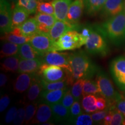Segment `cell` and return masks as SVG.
I'll list each match as a JSON object with an SVG mask.
<instances>
[{
  "label": "cell",
  "instance_id": "6da1fadb",
  "mask_svg": "<svg viewBox=\"0 0 125 125\" xmlns=\"http://www.w3.org/2000/svg\"><path fill=\"white\" fill-rule=\"evenodd\" d=\"M71 74L67 79L69 85L80 79H91L100 71V68L89 58L83 51L70 54Z\"/></svg>",
  "mask_w": 125,
  "mask_h": 125
},
{
  "label": "cell",
  "instance_id": "7a4b0ae2",
  "mask_svg": "<svg viewBox=\"0 0 125 125\" xmlns=\"http://www.w3.org/2000/svg\"><path fill=\"white\" fill-rule=\"evenodd\" d=\"M94 27L113 44L119 46L125 41V10Z\"/></svg>",
  "mask_w": 125,
  "mask_h": 125
},
{
  "label": "cell",
  "instance_id": "3957f363",
  "mask_svg": "<svg viewBox=\"0 0 125 125\" xmlns=\"http://www.w3.org/2000/svg\"><path fill=\"white\" fill-rule=\"evenodd\" d=\"M96 82L100 90L101 96L105 98L107 108L110 109L115 107V104L121 95L114 89L112 81L107 75L100 70L96 74Z\"/></svg>",
  "mask_w": 125,
  "mask_h": 125
},
{
  "label": "cell",
  "instance_id": "277c9868",
  "mask_svg": "<svg viewBox=\"0 0 125 125\" xmlns=\"http://www.w3.org/2000/svg\"><path fill=\"white\" fill-rule=\"evenodd\" d=\"M106 39L93 26L92 33L85 45L86 51L92 55L105 57L109 53V48Z\"/></svg>",
  "mask_w": 125,
  "mask_h": 125
},
{
  "label": "cell",
  "instance_id": "5b68a950",
  "mask_svg": "<svg viewBox=\"0 0 125 125\" xmlns=\"http://www.w3.org/2000/svg\"><path fill=\"white\" fill-rule=\"evenodd\" d=\"M85 45L81 34L76 30L67 31L54 42L53 51H71Z\"/></svg>",
  "mask_w": 125,
  "mask_h": 125
},
{
  "label": "cell",
  "instance_id": "8992f818",
  "mask_svg": "<svg viewBox=\"0 0 125 125\" xmlns=\"http://www.w3.org/2000/svg\"><path fill=\"white\" fill-rule=\"evenodd\" d=\"M38 75L48 82H59L67 79L68 73L62 67L43 63L37 73Z\"/></svg>",
  "mask_w": 125,
  "mask_h": 125
},
{
  "label": "cell",
  "instance_id": "52a82bcc",
  "mask_svg": "<svg viewBox=\"0 0 125 125\" xmlns=\"http://www.w3.org/2000/svg\"><path fill=\"white\" fill-rule=\"evenodd\" d=\"M29 42L38 52L41 57L49 52L53 51L54 41L50 37L48 33L40 31L30 37Z\"/></svg>",
  "mask_w": 125,
  "mask_h": 125
},
{
  "label": "cell",
  "instance_id": "ba28073f",
  "mask_svg": "<svg viewBox=\"0 0 125 125\" xmlns=\"http://www.w3.org/2000/svg\"><path fill=\"white\" fill-rule=\"evenodd\" d=\"M71 53L66 52H59L58 51H52L48 52L41 57L43 63L53 65L64 68L68 73L67 79L71 74V66L70 57Z\"/></svg>",
  "mask_w": 125,
  "mask_h": 125
},
{
  "label": "cell",
  "instance_id": "9c48e42d",
  "mask_svg": "<svg viewBox=\"0 0 125 125\" xmlns=\"http://www.w3.org/2000/svg\"><path fill=\"white\" fill-rule=\"evenodd\" d=\"M110 71L114 82L122 91H125V56H119L110 64Z\"/></svg>",
  "mask_w": 125,
  "mask_h": 125
},
{
  "label": "cell",
  "instance_id": "30bf717a",
  "mask_svg": "<svg viewBox=\"0 0 125 125\" xmlns=\"http://www.w3.org/2000/svg\"><path fill=\"white\" fill-rule=\"evenodd\" d=\"M12 18L11 5L8 0H0V29L1 33H7L13 30Z\"/></svg>",
  "mask_w": 125,
  "mask_h": 125
},
{
  "label": "cell",
  "instance_id": "8fae6325",
  "mask_svg": "<svg viewBox=\"0 0 125 125\" xmlns=\"http://www.w3.org/2000/svg\"><path fill=\"white\" fill-rule=\"evenodd\" d=\"M84 8V0H74L73 1L70 6L67 15V22L77 28L78 23L82 16Z\"/></svg>",
  "mask_w": 125,
  "mask_h": 125
},
{
  "label": "cell",
  "instance_id": "7c38bea8",
  "mask_svg": "<svg viewBox=\"0 0 125 125\" xmlns=\"http://www.w3.org/2000/svg\"><path fill=\"white\" fill-rule=\"evenodd\" d=\"M53 119L51 106L46 103L38 104L35 116L31 121V124H43L51 122Z\"/></svg>",
  "mask_w": 125,
  "mask_h": 125
},
{
  "label": "cell",
  "instance_id": "4fadbf2b",
  "mask_svg": "<svg viewBox=\"0 0 125 125\" xmlns=\"http://www.w3.org/2000/svg\"><path fill=\"white\" fill-rule=\"evenodd\" d=\"M36 74L21 73L13 83L14 91L19 93H24L29 89L32 83Z\"/></svg>",
  "mask_w": 125,
  "mask_h": 125
},
{
  "label": "cell",
  "instance_id": "5bb4252c",
  "mask_svg": "<svg viewBox=\"0 0 125 125\" xmlns=\"http://www.w3.org/2000/svg\"><path fill=\"white\" fill-rule=\"evenodd\" d=\"M71 30H77V28L65 21L57 20L49 30L48 34L52 40L55 42L67 31Z\"/></svg>",
  "mask_w": 125,
  "mask_h": 125
},
{
  "label": "cell",
  "instance_id": "9a60e30c",
  "mask_svg": "<svg viewBox=\"0 0 125 125\" xmlns=\"http://www.w3.org/2000/svg\"><path fill=\"white\" fill-rule=\"evenodd\" d=\"M43 64L41 58L35 59H21L20 60L18 73L37 74Z\"/></svg>",
  "mask_w": 125,
  "mask_h": 125
},
{
  "label": "cell",
  "instance_id": "2e32d148",
  "mask_svg": "<svg viewBox=\"0 0 125 125\" xmlns=\"http://www.w3.org/2000/svg\"><path fill=\"white\" fill-rule=\"evenodd\" d=\"M52 2L54 7V15L56 19L67 22V15L72 0H53Z\"/></svg>",
  "mask_w": 125,
  "mask_h": 125
},
{
  "label": "cell",
  "instance_id": "e0dca14e",
  "mask_svg": "<svg viewBox=\"0 0 125 125\" xmlns=\"http://www.w3.org/2000/svg\"><path fill=\"white\" fill-rule=\"evenodd\" d=\"M67 90V87L55 90H43L40 95L41 101L50 105L61 103Z\"/></svg>",
  "mask_w": 125,
  "mask_h": 125
},
{
  "label": "cell",
  "instance_id": "ac0fdd59",
  "mask_svg": "<svg viewBox=\"0 0 125 125\" xmlns=\"http://www.w3.org/2000/svg\"><path fill=\"white\" fill-rule=\"evenodd\" d=\"M124 7V0H107L101 11L104 16L111 18L122 11Z\"/></svg>",
  "mask_w": 125,
  "mask_h": 125
},
{
  "label": "cell",
  "instance_id": "d6986e66",
  "mask_svg": "<svg viewBox=\"0 0 125 125\" xmlns=\"http://www.w3.org/2000/svg\"><path fill=\"white\" fill-rule=\"evenodd\" d=\"M1 39L7 42L21 45L23 43L29 42L30 37L23 35L20 27H17L13 29L10 32L3 34Z\"/></svg>",
  "mask_w": 125,
  "mask_h": 125
},
{
  "label": "cell",
  "instance_id": "ffe728a7",
  "mask_svg": "<svg viewBox=\"0 0 125 125\" xmlns=\"http://www.w3.org/2000/svg\"><path fill=\"white\" fill-rule=\"evenodd\" d=\"M35 18L38 25L40 31L48 33L51 29L56 21L54 15L38 12Z\"/></svg>",
  "mask_w": 125,
  "mask_h": 125
},
{
  "label": "cell",
  "instance_id": "44dd1931",
  "mask_svg": "<svg viewBox=\"0 0 125 125\" xmlns=\"http://www.w3.org/2000/svg\"><path fill=\"white\" fill-rule=\"evenodd\" d=\"M29 15L30 14L26 9L16 5L12 10V28L14 29L15 27H20L26 20H27Z\"/></svg>",
  "mask_w": 125,
  "mask_h": 125
},
{
  "label": "cell",
  "instance_id": "7402d4cb",
  "mask_svg": "<svg viewBox=\"0 0 125 125\" xmlns=\"http://www.w3.org/2000/svg\"><path fill=\"white\" fill-rule=\"evenodd\" d=\"M54 121L56 122L68 121L70 117V109L64 106L61 103L51 105Z\"/></svg>",
  "mask_w": 125,
  "mask_h": 125
},
{
  "label": "cell",
  "instance_id": "603a6c76",
  "mask_svg": "<svg viewBox=\"0 0 125 125\" xmlns=\"http://www.w3.org/2000/svg\"><path fill=\"white\" fill-rule=\"evenodd\" d=\"M40 76L35 75L32 83L28 90L26 99L28 102H34L41 95L43 89L41 83Z\"/></svg>",
  "mask_w": 125,
  "mask_h": 125
},
{
  "label": "cell",
  "instance_id": "cb8c5ba5",
  "mask_svg": "<svg viewBox=\"0 0 125 125\" xmlns=\"http://www.w3.org/2000/svg\"><path fill=\"white\" fill-rule=\"evenodd\" d=\"M19 27L23 35L26 37H30L40 32L38 23L35 18H31L26 20Z\"/></svg>",
  "mask_w": 125,
  "mask_h": 125
},
{
  "label": "cell",
  "instance_id": "d4e9b609",
  "mask_svg": "<svg viewBox=\"0 0 125 125\" xmlns=\"http://www.w3.org/2000/svg\"><path fill=\"white\" fill-rule=\"evenodd\" d=\"M19 57L21 59H35L41 58L40 54L29 42L20 45Z\"/></svg>",
  "mask_w": 125,
  "mask_h": 125
},
{
  "label": "cell",
  "instance_id": "484cf974",
  "mask_svg": "<svg viewBox=\"0 0 125 125\" xmlns=\"http://www.w3.org/2000/svg\"><path fill=\"white\" fill-rule=\"evenodd\" d=\"M20 60L18 57L12 56L7 57L1 64V69L5 72L16 73L18 71Z\"/></svg>",
  "mask_w": 125,
  "mask_h": 125
},
{
  "label": "cell",
  "instance_id": "4316f807",
  "mask_svg": "<svg viewBox=\"0 0 125 125\" xmlns=\"http://www.w3.org/2000/svg\"><path fill=\"white\" fill-rule=\"evenodd\" d=\"M107 0H84L85 8L89 15H94L102 9Z\"/></svg>",
  "mask_w": 125,
  "mask_h": 125
},
{
  "label": "cell",
  "instance_id": "83f0119b",
  "mask_svg": "<svg viewBox=\"0 0 125 125\" xmlns=\"http://www.w3.org/2000/svg\"><path fill=\"white\" fill-rule=\"evenodd\" d=\"M97 97L94 95L88 94L83 96L82 107L87 113H92L98 110L96 106Z\"/></svg>",
  "mask_w": 125,
  "mask_h": 125
},
{
  "label": "cell",
  "instance_id": "f1b7e54d",
  "mask_svg": "<svg viewBox=\"0 0 125 125\" xmlns=\"http://www.w3.org/2000/svg\"><path fill=\"white\" fill-rule=\"evenodd\" d=\"M20 45L7 42L2 45L0 52L1 58L7 57L9 56H16L18 54Z\"/></svg>",
  "mask_w": 125,
  "mask_h": 125
},
{
  "label": "cell",
  "instance_id": "f546056e",
  "mask_svg": "<svg viewBox=\"0 0 125 125\" xmlns=\"http://www.w3.org/2000/svg\"><path fill=\"white\" fill-rule=\"evenodd\" d=\"M41 83L42 87L43 90H55L62 89L67 88V86L69 85L67 79L59 82H48L44 79H41Z\"/></svg>",
  "mask_w": 125,
  "mask_h": 125
},
{
  "label": "cell",
  "instance_id": "4dcf8cb0",
  "mask_svg": "<svg viewBox=\"0 0 125 125\" xmlns=\"http://www.w3.org/2000/svg\"><path fill=\"white\" fill-rule=\"evenodd\" d=\"M100 93L97 83L96 81L91 80L90 79H84L83 86V96L88 94H97Z\"/></svg>",
  "mask_w": 125,
  "mask_h": 125
},
{
  "label": "cell",
  "instance_id": "1f68e13d",
  "mask_svg": "<svg viewBox=\"0 0 125 125\" xmlns=\"http://www.w3.org/2000/svg\"><path fill=\"white\" fill-rule=\"evenodd\" d=\"M38 104L37 103L30 102L26 104V118H25V124H30L31 121L35 116L37 108H38Z\"/></svg>",
  "mask_w": 125,
  "mask_h": 125
},
{
  "label": "cell",
  "instance_id": "d6a6232c",
  "mask_svg": "<svg viewBox=\"0 0 125 125\" xmlns=\"http://www.w3.org/2000/svg\"><path fill=\"white\" fill-rule=\"evenodd\" d=\"M84 79L76 80L72 85L71 92L75 101H79L81 97L83 96V86Z\"/></svg>",
  "mask_w": 125,
  "mask_h": 125
},
{
  "label": "cell",
  "instance_id": "836d02e7",
  "mask_svg": "<svg viewBox=\"0 0 125 125\" xmlns=\"http://www.w3.org/2000/svg\"><path fill=\"white\" fill-rule=\"evenodd\" d=\"M38 0H18L17 5L24 8L30 14H34L37 11Z\"/></svg>",
  "mask_w": 125,
  "mask_h": 125
},
{
  "label": "cell",
  "instance_id": "e575fe53",
  "mask_svg": "<svg viewBox=\"0 0 125 125\" xmlns=\"http://www.w3.org/2000/svg\"><path fill=\"white\" fill-rule=\"evenodd\" d=\"M93 122L91 115L87 114H82L70 123L76 125H92L93 124Z\"/></svg>",
  "mask_w": 125,
  "mask_h": 125
},
{
  "label": "cell",
  "instance_id": "d590c367",
  "mask_svg": "<svg viewBox=\"0 0 125 125\" xmlns=\"http://www.w3.org/2000/svg\"><path fill=\"white\" fill-rule=\"evenodd\" d=\"M37 12L54 15V10L52 2L47 1H38L37 5Z\"/></svg>",
  "mask_w": 125,
  "mask_h": 125
},
{
  "label": "cell",
  "instance_id": "8d00e7d4",
  "mask_svg": "<svg viewBox=\"0 0 125 125\" xmlns=\"http://www.w3.org/2000/svg\"><path fill=\"white\" fill-rule=\"evenodd\" d=\"M82 108L79 101H75L70 108V117L67 122L70 123L75 118L83 114Z\"/></svg>",
  "mask_w": 125,
  "mask_h": 125
},
{
  "label": "cell",
  "instance_id": "74e56055",
  "mask_svg": "<svg viewBox=\"0 0 125 125\" xmlns=\"http://www.w3.org/2000/svg\"><path fill=\"white\" fill-rule=\"evenodd\" d=\"M112 113V119L110 125H123L125 120V116L122 113L116 108V107L110 109Z\"/></svg>",
  "mask_w": 125,
  "mask_h": 125
},
{
  "label": "cell",
  "instance_id": "f35d334b",
  "mask_svg": "<svg viewBox=\"0 0 125 125\" xmlns=\"http://www.w3.org/2000/svg\"><path fill=\"white\" fill-rule=\"evenodd\" d=\"M75 101V100L74 97L72 94L71 90L67 89L62 101H61V103L67 108L70 109Z\"/></svg>",
  "mask_w": 125,
  "mask_h": 125
},
{
  "label": "cell",
  "instance_id": "ab89813d",
  "mask_svg": "<svg viewBox=\"0 0 125 125\" xmlns=\"http://www.w3.org/2000/svg\"><path fill=\"white\" fill-rule=\"evenodd\" d=\"M26 118V108L21 107L18 109L13 123L15 125H21L24 123Z\"/></svg>",
  "mask_w": 125,
  "mask_h": 125
},
{
  "label": "cell",
  "instance_id": "60d3db41",
  "mask_svg": "<svg viewBox=\"0 0 125 125\" xmlns=\"http://www.w3.org/2000/svg\"><path fill=\"white\" fill-rule=\"evenodd\" d=\"M109 111L108 108H106L105 110L99 111L97 112H94L91 115L92 119L94 123H100L104 120L106 115H107Z\"/></svg>",
  "mask_w": 125,
  "mask_h": 125
},
{
  "label": "cell",
  "instance_id": "b9f144b4",
  "mask_svg": "<svg viewBox=\"0 0 125 125\" xmlns=\"http://www.w3.org/2000/svg\"><path fill=\"white\" fill-rule=\"evenodd\" d=\"M93 29V26H87L83 27L82 29L81 30V32H79V33L81 34V37H82V39L83 41V42L85 43V45L87 39H88L89 37H90Z\"/></svg>",
  "mask_w": 125,
  "mask_h": 125
},
{
  "label": "cell",
  "instance_id": "7bdbcfd3",
  "mask_svg": "<svg viewBox=\"0 0 125 125\" xmlns=\"http://www.w3.org/2000/svg\"><path fill=\"white\" fill-rule=\"evenodd\" d=\"M18 109L16 107H12L8 109L5 115V121L7 123H10L13 121L16 115Z\"/></svg>",
  "mask_w": 125,
  "mask_h": 125
},
{
  "label": "cell",
  "instance_id": "ee69618b",
  "mask_svg": "<svg viewBox=\"0 0 125 125\" xmlns=\"http://www.w3.org/2000/svg\"><path fill=\"white\" fill-rule=\"evenodd\" d=\"M115 107L125 116V120L123 125H125V97H123L122 96H121V97L116 101Z\"/></svg>",
  "mask_w": 125,
  "mask_h": 125
},
{
  "label": "cell",
  "instance_id": "f6af8a7d",
  "mask_svg": "<svg viewBox=\"0 0 125 125\" xmlns=\"http://www.w3.org/2000/svg\"><path fill=\"white\" fill-rule=\"evenodd\" d=\"M10 99L8 95L5 94L1 97L0 99V112L4 111L10 104Z\"/></svg>",
  "mask_w": 125,
  "mask_h": 125
},
{
  "label": "cell",
  "instance_id": "bcb514c9",
  "mask_svg": "<svg viewBox=\"0 0 125 125\" xmlns=\"http://www.w3.org/2000/svg\"><path fill=\"white\" fill-rule=\"evenodd\" d=\"M96 106L98 110L101 111L105 109L107 107V103L104 97H97L96 100Z\"/></svg>",
  "mask_w": 125,
  "mask_h": 125
},
{
  "label": "cell",
  "instance_id": "7dc6e473",
  "mask_svg": "<svg viewBox=\"0 0 125 125\" xmlns=\"http://www.w3.org/2000/svg\"><path fill=\"white\" fill-rule=\"evenodd\" d=\"M112 119V113L111 110L107 115H106L105 118H104V120H103V124L105 125H110Z\"/></svg>",
  "mask_w": 125,
  "mask_h": 125
},
{
  "label": "cell",
  "instance_id": "c3c4849f",
  "mask_svg": "<svg viewBox=\"0 0 125 125\" xmlns=\"http://www.w3.org/2000/svg\"><path fill=\"white\" fill-rule=\"evenodd\" d=\"M8 81V78L7 75L4 73H1L0 74V86L1 87H4L6 85Z\"/></svg>",
  "mask_w": 125,
  "mask_h": 125
},
{
  "label": "cell",
  "instance_id": "681fc988",
  "mask_svg": "<svg viewBox=\"0 0 125 125\" xmlns=\"http://www.w3.org/2000/svg\"><path fill=\"white\" fill-rule=\"evenodd\" d=\"M10 2H12V5H16L17 3L18 2V0H8Z\"/></svg>",
  "mask_w": 125,
  "mask_h": 125
},
{
  "label": "cell",
  "instance_id": "f907efd6",
  "mask_svg": "<svg viewBox=\"0 0 125 125\" xmlns=\"http://www.w3.org/2000/svg\"><path fill=\"white\" fill-rule=\"evenodd\" d=\"M51 0H38V1H49Z\"/></svg>",
  "mask_w": 125,
  "mask_h": 125
},
{
  "label": "cell",
  "instance_id": "816d5d0a",
  "mask_svg": "<svg viewBox=\"0 0 125 125\" xmlns=\"http://www.w3.org/2000/svg\"><path fill=\"white\" fill-rule=\"evenodd\" d=\"M124 9H125V7H124Z\"/></svg>",
  "mask_w": 125,
  "mask_h": 125
},
{
  "label": "cell",
  "instance_id": "f5cc1de1",
  "mask_svg": "<svg viewBox=\"0 0 125 125\" xmlns=\"http://www.w3.org/2000/svg\"></svg>",
  "mask_w": 125,
  "mask_h": 125
}]
</instances>
